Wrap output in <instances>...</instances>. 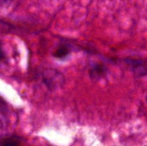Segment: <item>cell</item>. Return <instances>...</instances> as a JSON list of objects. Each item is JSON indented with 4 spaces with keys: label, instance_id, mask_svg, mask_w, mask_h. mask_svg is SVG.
<instances>
[{
    "label": "cell",
    "instance_id": "cell-1",
    "mask_svg": "<svg viewBox=\"0 0 147 146\" xmlns=\"http://www.w3.org/2000/svg\"><path fill=\"white\" fill-rule=\"evenodd\" d=\"M131 64L132 69L134 72L138 76H144L147 73V66L146 65L140 60H133Z\"/></svg>",
    "mask_w": 147,
    "mask_h": 146
},
{
    "label": "cell",
    "instance_id": "cell-2",
    "mask_svg": "<svg viewBox=\"0 0 147 146\" xmlns=\"http://www.w3.org/2000/svg\"><path fill=\"white\" fill-rule=\"evenodd\" d=\"M9 122V114L6 104L0 99V127H4Z\"/></svg>",
    "mask_w": 147,
    "mask_h": 146
},
{
    "label": "cell",
    "instance_id": "cell-3",
    "mask_svg": "<svg viewBox=\"0 0 147 146\" xmlns=\"http://www.w3.org/2000/svg\"><path fill=\"white\" fill-rule=\"evenodd\" d=\"M21 139L17 136L4 137L0 139V146H19Z\"/></svg>",
    "mask_w": 147,
    "mask_h": 146
},
{
    "label": "cell",
    "instance_id": "cell-4",
    "mask_svg": "<svg viewBox=\"0 0 147 146\" xmlns=\"http://www.w3.org/2000/svg\"><path fill=\"white\" fill-rule=\"evenodd\" d=\"M3 57H4V54H3V52L2 49L0 48V61L3 59Z\"/></svg>",
    "mask_w": 147,
    "mask_h": 146
}]
</instances>
